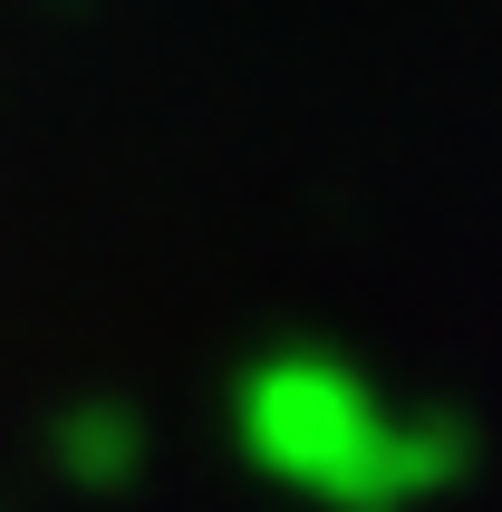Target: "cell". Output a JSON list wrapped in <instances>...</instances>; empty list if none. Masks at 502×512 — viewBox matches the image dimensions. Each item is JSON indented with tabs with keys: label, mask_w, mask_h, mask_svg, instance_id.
<instances>
[{
	"label": "cell",
	"mask_w": 502,
	"mask_h": 512,
	"mask_svg": "<svg viewBox=\"0 0 502 512\" xmlns=\"http://www.w3.org/2000/svg\"><path fill=\"white\" fill-rule=\"evenodd\" d=\"M261 445H271L290 474H309V484H358L367 474H387V426L367 416V397L348 387V377L329 368H290L261 387Z\"/></svg>",
	"instance_id": "1"
}]
</instances>
